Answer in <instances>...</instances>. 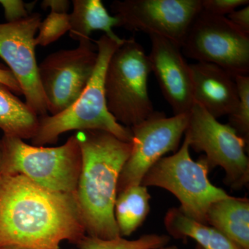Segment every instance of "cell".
I'll list each match as a JSON object with an SVG mask.
<instances>
[{"label":"cell","mask_w":249,"mask_h":249,"mask_svg":"<svg viewBox=\"0 0 249 249\" xmlns=\"http://www.w3.org/2000/svg\"><path fill=\"white\" fill-rule=\"evenodd\" d=\"M164 224L168 232L174 237H191L202 249H242L217 229L196 222L177 208L168 211Z\"/></svg>","instance_id":"cell-17"},{"label":"cell","mask_w":249,"mask_h":249,"mask_svg":"<svg viewBox=\"0 0 249 249\" xmlns=\"http://www.w3.org/2000/svg\"><path fill=\"white\" fill-rule=\"evenodd\" d=\"M196 249H202L200 247H199V246H196Z\"/></svg>","instance_id":"cell-30"},{"label":"cell","mask_w":249,"mask_h":249,"mask_svg":"<svg viewBox=\"0 0 249 249\" xmlns=\"http://www.w3.org/2000/svg\"><path fill=\"white\" fill-rule=\"evenodd\" d=\"M91 40L80 41L76 49L49 54L38 65L41 87L51 116L62 112L80 97L97 62Z\"/></svg>","instance_id":"cell-9"},{"label":"cell","mask_w":249,"mask_h":249,"mask_svg":"<svg viewBox=\"0 0 249 249\" xmlns=\"http://www.w3.org/2000/svg\"><path fill=\"white\" fill-rule=\"evenodd\" d=\"M188 121L189 114L168 118L164 113L154 111L145 120L130 127L132 149L119 176L117 194L141 185L147 172L163 155L178 150Z\"/></svg>","instance_id":"cell-10"},{"label":"cell","mask_w":249,"mask_h":249,"mask_svg":"<svg viewBox=\"0 0 249 249\" xmlns=\"http://www.w3.org/2000/svg\"><path fill=\"white\" fill-rule=\"evenodd\" d=\"M147 187L139 185L118 193L114 204V216L121 236H129L145 221L150 211Z\"/></svg>","instance_id":"cell-19"},{"label":"cell","mask_w":249,"mask_h":249,"mask_svg":"<svg viewBox=\"0 0 249 249\" xmlns=\"http://www.w3.org/2000/svg\"><path fill=\"white\" fill-rule=\"evenodd\" d=\"M249 4V0H201V10L213 16L227 17L237 8Z\"/></svg>","instance_id":"cell-23"},{"label":"cell","mask_w":249,"mask_h":249,"mask_svg":"<svg viewBox=\"0 0 249 249\" xmlns=\"http://www.w3.org/2000/svg\"><path fill=\"white\" fill-rule=\"evenodd\" d=\"M241 31L249 35V6L235 10L227 17Z\"/></svg>","instance_id":"cell-25"},{"label":"cell","mask_w":249,"mask_h":249,"mask_svg":"<svg viewBox=\"0 0 249 249\" xmlns=\"http://www.w3.org/2000/svg\"><path fill=\"white\" fill-rule=\"evenodd\" d=\"M150 72L148 56L134 37L124 39L109 59L105 76L106 103L124 127L137 125L155 111L147 89Z\"/></svg>","instance_id":"cell-5"},{"label":"cell","mask_w":249,"mask_h":249,"mask_svg":"<svg viewBox=\"0 0 249 249\" xmlns=\"http://www.w3.org/2000/svg\"><path fill=\"white\" fill-rule=\"evenodd\" d=\"M181 50L188 58L214 64L234 76L249 75V35L227 17L201 10L188 29Z\"/></svg>","instance_id":"cell-8"},{"label":"cell","mask_w":249,"mask_h":249,"mask_svg":"<svg viewBox=\"0 0 249 249\" xmlns=\"http://www.w3.org/2000/svg\"><path fill=\"white\" fill-rule=\"evenodd\" d=\"M111 11L119 27L157 36L181 47L201 0H116Z\"/></svg>","instance_id":"cell-11"},{"label":"cell","mask_w":249,"mask_h":249,"mask_svg":"<svg viewBox=\"0 0 249 249\" xmlns=\"http://www.w3.org/2000/svg\"><path fill=\"white\" fill-rule=\"evenodd\" d=\"M150 37L151 51L147 56L163 96L175 115L189 114L194 104L193 81L181 47L164 37Z\"/></svg>","instance_id":"cell-13"},{"label":"cell","mask_w":249,"mask_h":249,"mask_svg":"<svg viewBox=\"0 0 249 249\" xmlns=\"http://www.w3.org/2000/svg\"><path fill=\"white\" fill-rule=\"evenodd\" d=\"M39 125V116L5 85L0 83V129L4 136L31 139Z\"/></svg>","instance_id":"cell-18"},{"label":"cell","mask_w":249,"mask_h":249,"mask_svg":"<svg viewBox=\"0 0 249 249\" xmlns=\"http://www.w3.org/2000/svg\"><path fill=\"white\" fill-rule=\"evenodd\" d=\"M82 167L77 202L88 236L103 240L121 237L114 216L119 176L130 155L132 142L106 131H78Z\"/></svg>","instance_id":"cell-2"},{"label":"cell","mask_w":249,"mask_h":249,"mask_svg":"<svg viewBox=\"0 0 249 249\" xmlns=\"http://www.w3.org/2000/svg\"><path fill=\"white\" fill-rule=\"evenodd\" d=\"M0 160H1V142H0ZM0 178H1V173H0Z\"/></svg>","instance_id":"cell-29"},{"label":"cell","mask_w":249,"mask_h":249,"mask_svg":"<svg viewBox=\"0 0 249 249\" xmlns=\"http://www.w3.org/2000/svg\"><path fill=\"white\" fill-rule=\"evenodd\" d=\"M37 1L24 3L22 0H0V4L4 8V16L7 22H17L32 14Z\"/></svg>","instance_id":"cell-24"},{"label":"cell","mask_w":249,"mask_h":249,"mask_svg":"<svg viewBox=\"0 0 249 249\" xmlns=\"http://www.w3.org/2000/svg\"><path fill=\"white\" fill-rule=\"evenodd\" d=\"M0 142L1 175H22L52 191L76 193L82 167L76 134L55 147L34 146L4 135Z\"/></svg>","instance_id":"cell-4"},{"label":"cell","mask_w":249,"mask_h":249,"mask_svg":"<svg viewBox=\"0 0 249 249\" xmlns=\"http://www.w3.org/2000/svg\"><path fill=\"white\" fill-rule=\"evenodd\" d=\"M70 4V1L67 0H44L41 7L43 10L50 9L51 13L67 14Z\"/></svg>","instance_id":"cell-27"},{"label":"cell","mask_w":249,"mask_h":249,"mask_svg":"<svg viewBox=\"0 0 249 249\" xmlns=\"http://www.w3.org/2000/svg\"><path fill=\"white\" fill-rule=\"evenodd\" d=\"M194 103L215 119L230 116L239 103L235 76L222 67L197 62L190 65Z\"/></svg>","instance_id":"cell-14"},{"label":"cell","mask_w":249,"mask_h":249,"mask_svg":"<svg viewBox=\"0 0 249 249\" xmlns=\"http://www.w3.org/2000/svg\"><path fill=\"white\" fill-rule=\"evenodd\" d=\"M73 11L70 14V34L72 39L78 41L91 40L93 31H101L111 40L121 42L114 32L119 27L117 18L109 15L101 0H73Z\"/></svg>","instance_id":"cell-16"},{"label":"cell","mask_w":249,"mask_h":249,"mask_svg":"<svg viewBox=\"0 0 249 249\" xmlns=\"http://www.w3.org/2000/svg\"><path fill=\"white\" fill-rule=\"evenodd\" d=\"M160 249H178L176 246H170V247H164Z\"/></svg>","instance_id":"cell-28"},{"label":"cell","mask_w":249,"mask_h":249,"mask_svg":"<svg viewBox=\"0 0 249 249\" xmlns=\"http://www.w3.org/2000/svg\"><path fill=\"white\" fill-rule=\"evenodd\" d=\"M207 224L217 229L242 249H249V201L229 196L215 201L206 215Z\"/></svg>","instance_id":"cell-15"},{"label":"cell","mask_w":249,"mask_h":249,"mask_svg":"<svg viewBox=\"0 0 249 249\" xmlns=\"http://www.w3.org/2000/svg\"><path fill=\"white\" fill-rule=\"evenodd\" d=\"M0 249H3V248H0Z\"/></svg>","instance_id":"cell-31"},{"label":"cell","mask_w":249,"mask_h":249,"mask_svg":"<svg viewBox=\"0 0 249 249\" xmlns=\"http://www.w3.org/2000/svg\"><path fill=\"white\" fill-rule=\"evenodd\" d=\"M0 83L9 88L13 93L18 95L22 94V89L18 80L9 69L0 66Z\"/></svg>","instance_id":"cell-26"},{"label":"cell","mask_w":249,"mask_h":249,"mask_svg":"<svg viewBox=\"0 0 249 249\" xmlns=\"http://www.w3.org/2000/svg\"><path fill=\"white\" fill-rule=\"evenodd\" d=\"M70 14L50 13L41 21L35 39L36 45L46 47L53 43L70 31Z\"/></svg>","instance_id":"cell-22"},{"label":"cell","mask_w":249,"mask_h":249,"mask_svg":"<svg viewBox=\"0 0 249 249\" xmlns=\"http://www.w3.org/2000/svg\"><path fill=\"white\" fill-rule=\"evenodd\" d=\"M189 148V142L185 138L178 152L160 159L147 172L141 185L160 187L170 191L179 200V209L183 213L207 224L206 215L211 204L231 196L209 181L210 169L205 156L194 161Z\"/></svg>","instance_id":"cell-6"},{"label":"cell","mask_w":249,"mask_h":249,"mask_svg":"<svg viewBox=\"0 0 249 249\" xmlns=\"http://www.w3.org/2000/svg\"><path fill=\"white\" fill-rule=\"evenodd\" d=\"M103 35L95 41L98 58L92 76L80 97L70 107L55 115L39 116L32 145L44 146L58 142L60 134L71 130L106 131L125 142H132V132L116 121L108 110L105 93V76L111 55L124 42Z\"/></svg>","instance_id":"cell-3"},{"label":"cell","mask_w":249,"mask_h":249,"mask_svg":"<svg viewBox=\"0 0 249 249\" xmlns=\"http://www.w3.org/2000/svg\"><path fill=\"white\" fill-rule=\"evenodd\" d=\"M185 138L195 151L204 152L209 169L221 166L225 170V182L240 189L249 181L247 142L230 124H221L207 111L194 103L189 112Z\"/></svg>","instance_id":"cell-7"},{"label":"cell","mask_w":249,"mask_h":249,"mask_svg":"<svg viewBox=\"0 0 249 249\" xmlns=\"http://www.w3.org/2000/svg\"><path fill=\"white\" fill-rule=\"evenodd\" d=\"M86 231L76 193L47 189L22 175L0 178V248L60 249Z\"/></svg>","instance_id":"cell-1"},{"label":"cell","mask_w":249,"mask_h":249,"mask_svg":"<svg viewBox=\"0 0 249 249\" xmlns=\"http://www.w3.org/2000/svg\"><path fill=\"white\" fill-rule=\"evenodd\" d=\"M170 237L165 235L150 234L138 240H127L122 237L111 240L85 236L78 242V249H160L166 247Z\"/></svg>","instance_id":"cell-20"},{"label":"cell","mask_w":249,"mask_h":249,"mask_svg":"<svg viewBox=\"0 0 249 249\" xmlns=\"http://www.w3.org/2000/svg\"><path fill=\"white\" fill-rule=\"evenodd\" d=\"M239 93V103L235 111L229 116V124L248 143L249 139V76H235Z\"/></svg>","instance_id":"cell-21"},{"label":"cell","mask_w":249,"mask_h":249,"mask_svg":"<svg viewBox=\"0 0 249 249\" xmlns=\"http://www.w3.org/2000/svg\"><path fill=\"white\" fill-rule=\"evenodd\" d=\"M42 21L38 13L14 22L0 24V58L9 65L18 80L28 106L37 115H48L41 87L35 39Z\"/></svg>","instance_id":"cell-12"}]
</instances>
